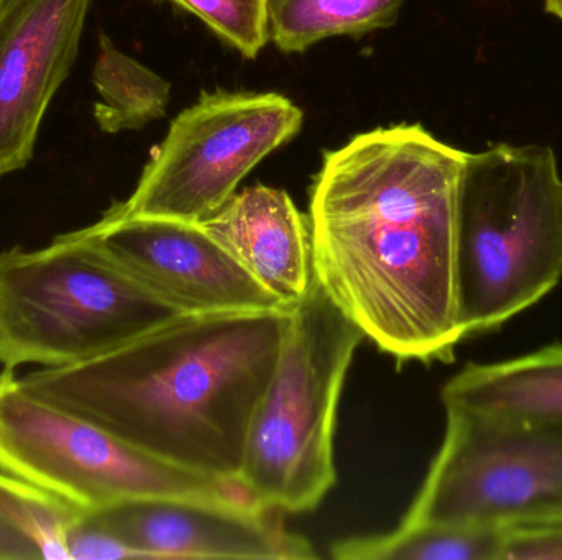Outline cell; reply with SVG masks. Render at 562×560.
Wrapping results in <instances>:
<instances>
[{"instance_id": "obj_1", "label": "cell", "mask_w": 562, "mask_h": 560, "mask_svg": "<svg viewBox=\"0 0 562 560\" xmlns=\"http://www.w3.org/2000/svg\"><path fill=\"white\" fill-rule=\"evenodd\" d=\"M468 151L402 124L324 153L311 184L313 273L396 362L451 364L464 341L459 191Z\"/></svg>"}, {"instance_id": "obj_2", "label": "cell", "mask_w": 562, "mask_h": 560, "mask_svg": "<svg viewBox=\"0 0 562 560\" xmlns=\"http://www.w3.org/2000/svg\"><path fill=\"white\" fill-rule=\"evenodd\" d=\"M290 312H187L91 361L32 372L22 385L157 459L236 482Z\"/></svg>"}, {"instance_id": "obj_3", "label": "cell", "mask_w": 562, "mask_h": 560, "mask_svg": "<svg viewBox=\"0 0 562 560\" xmlns=\"http://www.w3.org/2000/svg\"><path fill=\"white\" fill-rule=\"evenodd\" d=\"M459 301L465 338L504 328L562 279V178L553 148L468 153L459 191Z\"/></svg>"}, {"instance_id": "obj_4", "label": "cell", "mask_w": 562, "mask_h": 560, "mask_svg": "<svg viewBox=\"0 0 562 560\" xmlns=\"http://www.w3.org/2000/svg\"><path fill=\"white\" fill-rule=\"evenodd\" d=\"M187 315L128 272L91 227L0 252V365L68 367Z\"/></svg>"}, {"instance_id": "obj_5", "label": "cell", "mask_w": 562, "mask_h": 560, "mask_svg": "<svg viewBox=\"0 0 562 560\" xmlns=\"http://www.w3.org/2000/svg\"><path fill=\"white\" fill-rule=\"evenodd\" d=\"M363 339L313 278L291 308L279 361L250 421L236 479L250 500L304 513L336 485L337 408Z\"/></svg>"}, {"instance_id": "obj_6", "label": "cell", "mask_w": 562, "mask_h": 560, "mask_svg": "<svg viewBox=\"0 0 562 560\" xmlns=\"http://www.w3.org/2000/svg\"><path fill=\"white\" fill-rule=\"evenodd\" d=\"M0 472L81 512L148 499L254 502L236 482L157 459L30 393L10 368L0 372Z\"/></svg>"}, {"instance_id": "obj_7", "label": "cell", "mask_w": 562, "mask_h": 560, "mask_svg": "<svg viewBox=\"0 0 562 560\" xmlns=\"http://www.w3.org/2000/svg\"><path fill=\"white\" fill-rule=\"evenodd\" d=\"M303 118L277 92H204L171 122L134 193L109 210L204 222L263 158L296 137Z\"/></svg>"}, {"instance_id": "obj_8", "label": "cell", "mask_w": 562, "mask_h": 560, "mask_svg": "<svg viewBox=\"0 0 562 560\" xmlns=\"http://www.w3.org/2000/svg\"><path fill=\"white\" fill-rule=\"evenodd\" d=\"M562 505V427L446 410L441 449L402 526L510 528Z\"/></svg>"}, {"instance_id": "obj_9", "label": "cell", "mask_w": 562, "mask_h": 560, "mask_svg": "<svg viewBox=\"0 0 562 560\" xmlns=\"http://www.w3.org/2000/svg\"><path fill=\"white\" fill-rule=\"evenodd\" d=\"M89 227L128 272L181 312L290 309L203 222L105 210Z\"/></svg>"}, {"instance_id": "obj_10", "label": "cell", "mask_w": 562, "mask_h": 560, "mask_svg": "<svg viewBox=\"0 0 562 560\" xmlns=\"http://www.w3.org/2000/svg\"><path fill=\"white\" fill-rule=\"evenodd\" d=\"M92 0H0V180L32 161L78 58Z\"/></svg>"}, {"instance_id": "obj_11", "label": "cell", "mask_w": 562, "mask_h": 560, "mask_svg": "<svg viewBox=\"0 0 562 560\" xmlns=\"http://www.w3.org/2000/svg\"><path fill=\"white\" fill-rule=\"evenodd\" d=\"M140 559H316L280 510L254 502L148 499L99 510Z\"/></svg>"}, {"instance_id": "obj_12", "label": "cell", "mask_w": 562, "mask_h": 560, "mask_svg": "<svg viewBox=\"0 0 562 560\" xmlns=\"http://www.w3.org/2000/svg\"><path fill=\"white\" fill-rule=\"evenodd\" d=\"M203 224L288 308L311 288L310 219L286 191L247 187Z\"/></svg>"}, {"instance_id": "obj_13", "label": "cell", "mask_w": 562, "mask_h": 560, "mask_svg": "<svg viewBox=\"0 0 562 560\" xmlns=\"http://www.w3.org/2000/svg\"><path fill=\"white\" fill-rule=\"evenodd\" d=\"M445 410L502 423L562 427V344L465 365L441 391Z\"/></svg>"}, {"instance_id": "obj_14", "label": "cell", "mask_w": 562, "mask_h": 560, "mask_svg": "<svg viewBox=\"0 0 562 560\" xmlns=\"http://www.w3.org/2000/svg\"><path fill=\"white\" fill-rule=\"evenodd\" d=\"M405 0H269V42L304 53L330 36H359L389 28Z\"/></svg>"}, {"instance_id": "obj_15", "label": "cell", "mask_w": 562, "mask_h": 560, "mask_svg": "<svg viewBox=\"0 0 562 560\" xmlns=\"http://www.w3.org/2000/svg\"><path fill=\"white\" fill-rule=\"evenodd\" d=\"M507 528L435 525L369 538L344 539L330 548L340 560H502Z\"/></svg>"}, {"instance_id": "obj_16", "label": "cell", "mask_w": 562, "mask_h": 560, "mask_svg": "<svg viewBox=\"0 0 562 560\" xmlns=\"http://www.w3.org/2000/svg\"><path fill=\"white\" fill-rule=\"evenodd\" d=\"M92 78L101 98L94 117L105 134L140 130L167 112L170 82L122 53L109 36L101 35Z\"/></svg>"}, {"instance_id": "obj_17", "label": "cell", "mask_w": 562, "mask_h": 560, "mask_svg": "<svg viewBox=\"0 0 562 560\" xmlns=\"http://www.w3.org/2000/svg\"><path fill=\"white\" fill-rule=\"evenodd\" d=\"M81 510L0 472V559L68 560L65 533Z\"/></svg>"}, {"instance_id": "obj_18", "label": "cell", "mask_w": 562, "mask_h": 560, "mask_svg": "<svg viewBox=\"0 0 562 560\" xmlns=\"http://www.w3.org/2000/svg\"><path fill=\"white\" fill-rule=\"evenodd\" d=\"M193 13L214 35L243 53L257 58L269 43V0H161Z\"/></svg>"}, {"instance_id": "obj_19", "label": "cell", "mask_w": 562, "mask_h": 560, "mask_svg": "<svg viewBox=\"0 0 562 560\" xmlns=\"http://www.w3.org/2000/svg\"><path fill=\"white\" fill-rule=\"evenodd\" d=\"M65 549L68 560L140 559L137 551L105 525L98 512L78 513L69 523Z\"/></svg>"}, {"instance_id": "obj_20", "label": "cell", "mask_w": 562, "mask_h": 560, "mask_svg": "<svg viewBox=\"0 0 562 560\" xmlns=\"http://www.w3.org/2000/svg\"><path fill=\"white\" fill-rule=\"evenodd\" d=\"M502 560H562V519L507 528Z\"/></svg>"}, {"instance_id": "obj_21", "label": "cell", "mask_w": 562, "mask_h": 560, "mask_svg": "<svg viewBox=\"0 0 562 560\" xmlns=\"http://www.w3.org/2000/svg\"><path fill=\"white\" fill-rule=\"evenodd\" d=\"M544 10L562 22V0H544Z\"/></svg>"}, {"instance_id": "obj_22", "label": "cell", "mask_w": 562, "mask_h": 560, "mask_svg": "<svg viewBox=\"0 0 562 560\" xmlns=\"http://www.w3.org/2000/svg\"><path fill=\"white\" fill-rule=\"evenodd\" d=\"M554 519H562V505L558 506V508H554L553 512L547 513V515L541 516L540 519H537V522L533 523L554 522ZM525 525H528V523H525Z\"/></svg>"}]
</instances>
